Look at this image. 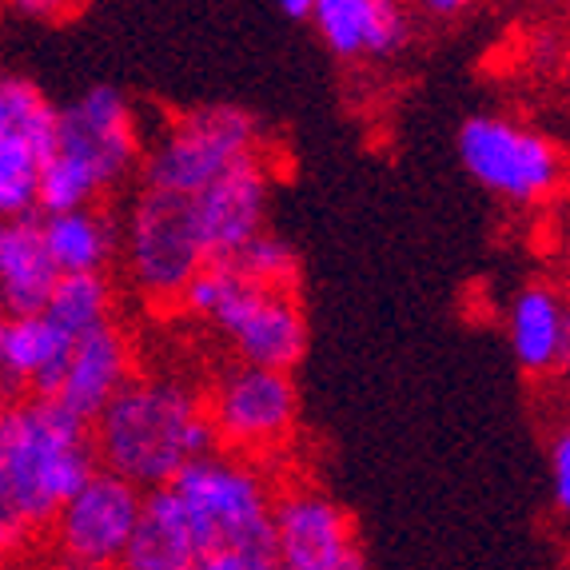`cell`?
Listing matches in <instances>:
<instances>
[{
	"instance_id": "6da1fadb",
	"label": "cell",
	"mask_w": 570,
	"mask_h": 570,
	"mask_svg": "<svg viewBox=\"0 0 570 570\" xmlns=\"http://www.w3.org/2000/svg\"><path fill=\"white\" fill-rule=\"evenodd\" d=\"M92 448L100 471L144 494L171 487L184 466L219 451L204 395L171 375H132L92 423Z\"/></svg>"
},
{
	"instance_id": "7a4b0ae2",
	"label": "cell",
	"mask_w": 570,
	"mask_h": 570,
	"mask_svg": "<svg viewBox=\"0 0 570 570\" xmlns=\"http://www.w3.org/2000/svg\"><path fill=\"white\" fill-rule=\"evenodd\" d=\"M100 471L92 428L57 400L0 403V475L9 483L24 523L52 527L60 507Z\"/></svg>"
},
{
	"instance_id": "3957f363",
	"label": "cell",
	"mask_w": 570,
	"mask_h": 570,
	"mask_svg": "<svg viewBox=\"0 0 570 570\" xmlns=\"http://www.w3.org/2000/svg\"><path fill=\"white\" fill-rule=\"evenodd\" d=\"M140 160V128L132 100L112 85L88 88L60 108L57 153L40 164V216L92 208Z\"/></svg>"
},
{
	"instance_id": "277c9868",
	"label": "cell",
	"mask_w": 570,
	"mask_h": 570,
	"mask_svg": "<svg viewBox=\"0 0 570 570\" xmlns=\"http://www.w3.org/2000/svg\"><path fill=\"white\" fill-rule=\"evenodd\" d=\"M171 491L188 507L191 523L208 542V554L236 551L256 554V559H276V542H272L276 491L252 459L212 451V455L184 466Z\"/></svg>"
},
{
	"instance_id": "5b68a950",
	"label": "cell",
	"mask_w": 570,
	"mask_h": 570,
	"mask_svg": "<svg viewBox=\"0 0 570 570\" xmlns=\"http://www.w3.org/2000/svg\"><path fill=\"white\" fill-rule=\"evenodd\" d=\"M264 156L259 120L247 108L208 105L176 116L160 140L144 153V188L196 200L236 164Z\"/></svg>"
},
{
	"instance_id": "8992f818",
	"label": "cell",
	"mask_w": 570,
	"mask_h": 570,
	"mask_svg": "<svg viewBox=\"0 0 570 570\" xmlns=\"http://www.w3.org/2000/svg\"><path fill=\"white\" fill-rule=\"evenodd\" d=\"M459 160L479 188L511 204L551 200L567 180V156L559 144L499 112L466 116L459 128Z\"/></svg>"
},
{
	"instance_id": "52a82bcc",
	"label": "cell",
	"mask_w": 570,
	"mask_h": 570,
	"mask_svg": "<svg viewBox=\"0 0 570 570\" xmlns=\"http://www.w3.org/2000/svg\"><path fill=\"white\" fill-rule=\"evenodd\" d=\"M124 259L148 304H180L184 287L208 267L196 204L188 196L140 188L124 228Z\"/></svg>"
},
{
	"instance_id": "ba28073f",
	"label": "cell",
	"mask_w": 570,
	"mask_h": 570,
	"mask_svg": "<svg viewBox=\"0 0 570 570\" xmlns=\"http://www.w3.org/2000/svg\"><path fill=\"white\" fill-rule=\"evenodd\" d=\"M204 403L216 428V443H224L228 455L239 459L284 448L299 419V387L292 375L247 363L219 371Z\"/></svg>"
},
{
	"instance_id": "9c48e42d",
	"label": "cell",
	"mask_w": 570,
	"mask_h": 570,
	"mask_svg": "<svg viewBox=\"0 0 570 570\" xmlns=\"http://www.w3.org/2000/svg\"><path fill=\"white\" fill-rule=\"evenodd\" d=\"M212 327L232 340L236 363L267 371H287L307 352V315L295 299V292H267L247 284L224 264V295H219Z\"/></svg>"
},
{
	"instance_id": "30bf717a",
	"label": "cell",
	"mask_w": 570,
	"mask_h": 570,
	"mask_svg": "<svg viewBox=\"0 0 570 570\" xmlns=\"http://www.w3.org/2000/svg\"><path fill=\"white\" fill-rule=\"evenodd\" d=\"M144 514V491L96 471L57 511L52 542L68 570H116Z\"/></svg>"
},
{
	"instance_id": "8fae6325",
	"label": "cell",
	"mask_w": 570,
	"mask_h": 570,
	"mask_svg": "<svg viewBox=\"0 0 570 570\" xmlns=\"http://www.w3.org/2000/svg\"><path fill=\"white\" fill-rule=\"evenodd\" d=\"M272 542L276 567L287 570H347L355 559H363L347 511L320 487L276 491Z\"/></svg>"
},
{
	"instance_id": "7c38bea8",
	"label": "cell",
	"mask_w": 570,
	"mask_h": 570,
	"mask_svg": "<svg viewBox=\"0 0 570 570\" xmlns=\"http://www.w3.org/2000/svg\"><path fill=\"white\" fill-rule=\"evenodd\" d=\"M196 224L208 264H232L256 236L267 232V204H272V171L264 156L236 164L212 188L196 196Z\"/></svg>"
},
{
	"instance_id": "4fadbf2b",
	"label": "cell",
	"mask_w": 570,
	"mask_h": 570,
	"mask_svg": "<svg viewBox=\"0 0 570 570\" xmlns=\"http://www.w3.org/2000/svg\"><path fill=\"white\" fill-rule=\"evenodd\" d=\"M132 383V343L116 324L100 327V332L85 335V340L72 343V355H68L65 383L57 391V403L65 411L92 428L100 411L120 395L124 387Z\"/></svg>"
},
{
	"instance_id": "5bb4252c",
	"label": "cell",
	"mask_w": 570,
	"mask_h": 570,
	"mask_svg": "<svg viewBox=\"0 0 570 570\" xmlns=\"http://www.w3.org/2000/svg\"><path fill=\"white\" fill-rule=\"evenodd\" d=\"M312 24L340 60H387L411 37L407 9L395 0H315Z\"/></svg>"
},
{
	"instance_id": "9a60e30c",
	"label": "cell",
	"mask_w": 570,
	"mask_h": 570,
	"mask_svg": "<svg viewBox=\"0 0 570 570\" xmlns=\"http://www.w3.org/2000/svg\"><path fill=\"white\" fill-rule=\"evenodd\" d=\"M507 343L531 375L570 367V299L551 284H531L507 307Z\"/></svg>"
},
{
	"instance_id": "2e32d148",
	"label": "cell",
	"mask_w": 570,
	"mask_h": 570,
	"mask_svg": "<svg viewBox=\"0 0 570 570\" xmlns=\"http://www.w3.org/2000/svg\"><path fill=\"white\" fill-rule=\"evenodd\" d=\"M208 542L171 487L144 494V514L116 570H196Z\"/></svg>"
},
{
	"instance_id": "e0dca14e",
	"label": "cell",
	"mask_w": 570,
	"mask_h": 570,
	"mask_svg": "<svg viewBox=\"0 0 570 570\" xmlns=\"http://www.w3.org/2000/svg\"><path fill=\"white\" fill-rule=\"evenodd\" d=\"M57 279L60 272L48 256L45 236H40V219L9 224L4 239H0V299H4L9 320L45 312Z\"/></svg>"
},
{
	"instance_id": "ac0fdd59",
	"label": "cell",
	"mask_w": 570,
	"mask_h": 570,
	"mask_svg": "<svg viewBox=\"0 0 570 570\" xmlns=\"http://www.w3.org/2000/svg\"><path fill=\"white\" fill-rule=\"evenodd\" d=\"M68 355H72V340L48 324L45 315L4 320V380L17 387H32L37 400H57Z\"/></svg>"
},
{
	"instance_id": "d6986e66",
	"label": "cell",
	"mask_w": 570,
	"mask_h": 570,
	"mask_svg": "<svg viewBox=\"0 0 570 570\" xmlns=\"http://www.w3.org/2000/svg\"><path fill=\"white\" fill-rule=\"evenodd\" d=\"M60 108L29 77H0V153L45 164L57 153Z\"/></svg>"
},
{
	"instance_id": "ffe728a7",
	"label": "cell",
	"mask_w": 570,
	"mask_h": 570,
	"mask_svg": "<svg viewBox=\"0 0 570 570\" xmlns=\"http://www.w3.org/2000/svg\"><path fill=\"white\" fill-rule=\"evenodd\" d=\"M40 236L60 276H92L112 264L120 232L100 208L65 212V216L40 219Z\"/></svg>"
},
{
	"instance_id": "44dd1931",
	"label": "cell",
	"mask_w": 570,
	"mask_h": 570,
	"mask_svg": "<svg viewBox=\"0 0 570 570\" xmlns=\"http://www.w3.org/2000/svg\"><path fill=\"white\" fill-rule=\"evenodd\" d=\"M112 304H116V292L105 272H92V276H60L52 284V295H48V304L40 315L77 343L85 335L112 324Z\"/></svg>"
},
{
	"instance_id": "7402d4cb",
	"label": "cell",
	"mask_w": 570,
	"mask_h": 570,
	"mask_svg": "<svg viewBox=\"0 0 570 570\" xmlns=\"http://www.w3.org/2000/svg\"><path fill=\"white\" fill-rule=\"evenodd\" d=\"M228 267L236 276H244L247 284L267 287V292H295V279H299V256L276 232L256 236Z\"/></svg>"
},
{
	"instance_id": "603a6c76",
	"label": "cell",
	"mask_w": 570,
	"mask_h": 570,
	"mask_svg": "<svg viewBox=\"0 0 570 570\" xmlns=\"http://www.w3.org/2000/svg\"><path fill=\"white\" fill-rule=\"evenodd\" d=\"M40 212V164L0 153V219H37Z\"/></svg>"
},
{
	"instance_id": "cb8c5ba5",
	"label": "cell",
	"mask_w": 570,
	"mask_h": 570,
	"mask_svg": "<svg viewBox=\"0 0 570 570\" xmlns=\"http://www.w3.org/2000/svg\"><path fill=\"white\" fill-rule=\"evenodd\" d=\"M551 494H554V507L562 514H570V423L551 443Z\"/></svg>"
},
{
	"instance_id": "d4e9b609",
	"label": "cell",
	"mask_w": 570,
	"mask_h": 570,
	"mask_svg": "<svg viewBox=\"0 0 570 570\" xmlns=\"http://www.w3.org/2000/svg\"><path fill=\"white\" fill-rule=\"evenodd\" d=\"M32 527L24 523V514H20L17 499H12L9 483H4V475H0V554L4 551H17L20 542L29 539Z\"/></svg>"
},
{
	"instance_id": "484cf974",
	"label": "cell",
	"mask_w": 570,
	"mask_h": 570,
	"mask_svg": "<svg viewBox=\"0 0 570 570\" xmlns=\"http://www.w3.org/2000/svg\"><path fill=\"white\" fill-rule=\"evenodd\" d=\"M196 570H276V559H256V554H236V551H212Z\"/></svg>"
},
{
	"instance_id": "4316f807",
	"label": "cell",
	"mask_w": 570,
	"mask_h": 570,
	"mask_svg": "<svg viewBox=\"0 0 570 570\" xmlns=\"http://www.w3.org/2000/svg\"><path fill=\"white\" fill-rule=\"evenodd\" d=\"M419 12H428V17H439V20H451V17H459V12H466V4L463 0H423Z\"/></svg>"
},
{
	"instance_id": "83f0119b",
	"label": "cell",
	"mask_w": 570,
	"mask_h": 570,
	"mask_svg": "<svg viewBox=\"0 0 570 570\" xmlns=\"http://www.w3.org/2000/svg\"><path fill=\"white\" fill-rule=\"evenodd\" d=\"M279 12H284L287 20L312 24V17H315V0H284V4H279Z\"/></svg>"
},
{
	"instance_id": "f1b7e54d",
	"label": "cell",
	"mask_w": 570,
	"mask_h": 570,
	"mask_svg": "<svg viewBox=\"0 0 570 570\" xmlns=\"http://www.w3.org/2000/svg\"><path fill=\"white\" fill-rule=\"evenodd\" d=\"M20 12H29V17H45V12H68L60 4H20Z\"/></svg>"
},
{
	"instance_id": "f546056e",
	"label": "cell",
	"mask_w": 570,
	"mask_h": 570,
	"mask_svg": "<svg viewBox=\"0 0 570 570\" xmlns=\"http://www.w3.org/2000/svg\"><path fill=\"white\" fill-rule=\"evenodd\" d=\"M559 68H562V80H567V88H570V40L562 45V57H559Z\"/></svg>"
},
{
	"instance_id": "4dcf8cb0",
	"label": "cell",
	"mask_w": 570,
	"mask_h": 570,
	"mask_svg": "<svg viewBox=\"0 0 570 570\" xmlns=\"http://www.w3.org/2000/svg\"><path fill=\"white\" fill-rule=\"evenodd\" d=\"M0 383H9L4 380V324H0Z\"/></svg>"
},
{
	"instance_id": "1f68e13d",
	"label": "cell",
	"mask_w": 570,
	"mask_h": 570,
	"mask_svg": "<svg viewBox=\"0 0 570 570\" xmlns=\"http://www.w3.org/2000/svg\"><path fill=\"white\" fill-rule=\"evenodd\" d=\"M4 320H9V312H4V299H0V324H4Z\"/></svg>"
},
{
	"instance_id": "d6a6232c",
	"label": "cell",
	"mask_w": 570,
	"mask_h": 570,
	"mask_svg": "<svg viewBox=\"0 0 570 570\" xmlns=\"http://www.w3.org/2000/svg\"><path fill=\"white\" fill-rule=\"evenodd\" d=\"M4 228H9V224H4V219H0V239H4Z\"/></svg>"
},
{
	"instance_id": "836d02e7",
	"label": "cell",
	"mask_w": 570,
	"mask_h": 570,
	"mask_svg": "<svg viewBox=\"0 0 570 570\" xmlns=\"http://www.w3.org/2000/svg\"><path fill=\"white\" fill-rule=\"evenodd\" d=\"M276 570H287V567H276Z\"/></svg>"
}]
</instances>
